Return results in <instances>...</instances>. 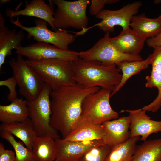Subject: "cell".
Here are the masks:
<instances>
[{"mask_svg": "<svg viewBox=\"0 0 161 161\" xmlns=\"http://www.w3.org/2000/svg\"><path fill=\"white\" fill-rule=\"evenodd\" d=\"M49 4L46 3L44 0H32L30 2L25 0V8L17 10H13L10 8H7L5 11V16L10 19H13L16 16H33L46 21L56 31L53 24L54 11L53 4L51 0H49Z\"/></svg>", "mask_w": 161, "mask_h": 161, "instance_id": "cell-14", "label": "cell"}, {"mask_svg": "<svg viewBox=\"0 0 161 161\" xmlns=\"http://www.w3.org/2000/svg\"><path fill=\"white\" fill-rule=\"evenodd\" d=\"M146 42L147 46L150 47H161V31L155 36L147 39Z\"/></svg>", "mask_w": 161, "mask_h": 161, "instance_id": "cell-32", "label": "cell"}, {"mask_svg": "<svg viewBox=\"0 0 161 161\" xmlns=\"http://www.w3.org/2000/svg\"><path fill=\"white\" fill-rule=\"evenodd\" d=\"M17 18L16 21L10 19V22L27 32L28 38L33 37L38 42L51 44L61 49L68 50L69 45L75 39V35L66 30L59 29L55 32L49 30L47 27V23L43 20L36 19L34 21L35 26L27 27L20 22L18 16Z\"/></svg>", "mask_w": 161, "mask_h": 161, "instance_id": "cell-9", "label": "cell"}, {"mask_svg": "<svg viewBox=\"0 0 161 161\" xmlns=\"http://www.w3.org/2000/svg\"><path fill=\"white\" fill-rule=\"evenodd\" d=\"M131 161H161V138L146 140L136 145Z\"/></svg>", "mask_w": 161, "mask_h": 161, "instance_id": "cell-24", "label": "cell"}, {"mask_svg": "<svg viewBox=\"0 0 161 161\" xmlns=\"http://www.w3.org/2000/svg\"><path fill=\"white\" fill-rule=\"evenodd\" d=\"M146 40L137 35L130 27L122 29L118 36L111 38L112 44L121 52L134 55H139Z\"/></svg>", "mask_w": 161, "mask_h": 161, "instance_id": "cell-18", "label": "cell"}, {"mask_svg": "<svg viewBox=\"0 0 161 161\" xmlns=\"http://www.w3.org/2000/svg\"><path fill=\"white\" fill-rule=\"evenodd\" d=\"M111 149L106 144L95 147L86 152L78 161H105Z\"/></svg>", "mask_w": 161, "mask_h": 161, "instance_id": "cell-28", "label": "cell"}, {"mask_svg": "<svg viewBox=\"0 0 161 161\" xmlns=\"http://www.w3.org/2000/svg\"><path fill=\"white\" fill-rule=\"evenodd\" d=\"M71 64L75 81L85 88L99 87L112 92L121 79L122 74L116 64L87 61L79 58Z\"/></svg>", "mask_w": 161, "mask_h": 161, "instance_id": "cell-2", "label": "cell"}, {"mask_svg": "<svg viewBox=\"0 0 161 161\" xmlns=\"http://www.w3.org/2000/svg\"><path fill=\"white\" fill-rule=\"evenodd\" d=\"M110 33H105L104 37L89 49L79 52V58L85 61H98L108 65H116L125 61L143 60L140 55L126 54L118 50L111 41Z\"/></svg>", "mask_w": 161, "mask_h": 161, "instance_id": "cell-8", "label": "cell"}, {"mask_svg": "<svg viewBox=\"0 0 161 161\" xmlns=\"http://www.w3.org/2000/svg\"><path fill=\"white\" fill-rule=\"evenodd\" d=\"M119 0H92L89 12L92 16H95L103 10L106 4H113L119 2Z\"/></svg>", "mask_w": 161, "mask_h": 161, "instance_id": "cell-29", "label": "cell"}, {"mask_svg": "<svg viewBox=\"0 0 161 161\" xmlns=\"http://www.w3.org/2000/svg\"><path fill=\"white\" fill-rule=\"evenodd\" d=\"M52 90L76 83L74 79L71 61L58 58L25 60Z\"/></svg>", "mask_w": 161, "mask_h": 161, "instance_id": "cell-3", "label": "cell"}, {"mask_svg": "<svg viewBox=\"0 0 161 161\" xmlns=\"http://www.w3.org/2000/svg\"><path fill=\"white\" fill-rule=\"evenodd\" d=\"M10 1V0H0V4H3L7 3L8 2Z\"/></svg>", "mask_w": 161, "mask_h": 161, "instance_id": "cell-33", "label": "cell"}, {"mask_svg": "<svg viewBox=\"0 0 161 161\" xmlns=\"http://www.w3.org/2000/svg\"><path fill=\"white\" fill-rule=\"evenodd\" d=\"M4 23V18L0 12V70L6 58L11 54L13 49L21 46V42L24 38L22 30L17 32L15 30H10Z\"/></svg>", "mask_w": 161, "mask_h": 161, "instance_id": "cell-17", "label": "cell"}, {"mask_svg": "<svg viewBox=\"0 0 161 161\" xmlns=\"http://www.w3.org/2000/svg\"><path fill=\"white\" fill-rule=\"evenodd\" d=\"M0 131L15 136L27 147L32 150L33 139L36 135L29 117L22 122L2 123L0 125Z\"/></svg>", "mask_w": 161, "mask_h": 161, "instance_id": "cell-21", "label": "cell"}, {"mask_svg": "<svg viewBox=\"0 0 161 161\" xmlns=\"http://www.w3.org/2000/svg\"><path fill=\"white\" fill-rule=\"evenodd\" d=\"M15 49L16 54L26 57L29 60L58 58L72 61L79 58V52L63 50L43 42H38L25 47L21 46Z\"/></svg>", "mask_w": 161, "mask_h": 161, "instance_id": "cell-11", "label": "cell"}, {"mask_svg": "<svg viewBox=\"0 0 161 161\" xmlns=\"http://www.w3.org/2000/svg\"><path fill=\"white\" fill-rule=\"evenodd\" d=\"M55 142L57 154L55 161H78L91 149L105 144L103 140L75 141L59 138Z\"/></svg>", "mask_w": 161, "mask_h": 161, "instance_id": "cell-12", "label": "cell"}, {"mask_svg": "<svg viewBox=\"0 0 161 161\" xmlns=\"http://www.w3.org/2000/svg\"><path fill=\"white\" fill-rule=\"evenodd\" d=\"M15 154L11 150L5 149L4 144L0 143V161H15Z\"/></svg>", "mask_w": 161, "mask_h": 161, "instance_id": "cell-31", "label": "cell"}, {"mask_svg": "<svg viewBox=\"0 0 161 161\" xmlns=\"http://www.w3.org/2000/svg\"><path fill=\"white\" fill-rule=\"evenodd\" d=\"M51 1L57 6L53 17L56 31L70 27L81 30L87 28L89 19L86 11L89 0Z\"/></svg>", "mask_w": 161, "mask_h": 161, "instance_id": "cell-5", "label": "cell"}, {"mask_svg": "<svg viewBox=\"0 0 161 161\" xmlns=\"http://www.w3.org/2000/svg\"><path fill=\"white\" fill-rule=\"evenodd\" d=\"M142 4L141 1H136L128 4L118 10H103L95 16L96 18L101 20L100 22L81 30L79 34L83 35L88 30L95 27L105 33L114 32L116 26L121 27L122 29L129 27L131 18L137 15Z\"/></svg>", "mask_w": 161, "mask_h": 161, "instance_id": "cell-10", "label": "cell"}, {"mask_svg": "<svg viewBox=\"0 0 161 161\" xmlns=\"http://www.w3.org/2000/svg\"><path fill=\"white\" fill-rule=\"evenodd\" d=\"M32 151L36 161H55L57 154L55 140L50 137L35 135Z\"/></svg>", "mask_w": 161, "mask_h": 161, "instance_id": "cell-23", "label": "cell"}, {"mask_svg": "<svg viewBox=\"0 0 161 161\" xmlns=\"http://www.w3.org/2000/svg\"><path fill=\"white\" fill-rule=\"evenodd\" d=\"M160 16H161V14Z\"/></svg>", "mask_w": 161, "mask_h": 161, "instance_id": "cell-34", "label": "cell"}, {"mask_svg": "<svg viewBox=\"0 0 161 161\" xmlns=\"http://www.w3.org/2000/svg\"><path fill=\"white\" fill-rule=\"evenodd\" d=\"M17 85L16 80L13 76L5 80L0 81V86H5L8 87L10 92L8 95V100L11 102L17 98V93L16 90Z\"/></svg>", "mask_w": 161, "mask_h": 161, "instance_id": "cell-30", "label": "cell"}, {"mask_svg": "<svg viewBox=\"0 0 161 161\" xmlns=\"http://www.w3.org/2000/svg\"><path fill=\"white\" fill-rule=\"evenodd\" d=\"M130 27L143 38H153L161 31V17L151 18L144 13L135 15L131 19Z\"/></svg>", "mask_w": 161, "mask_h": 161, "instance_id": "cell-20", "label": "cell"}, {"mask_svg": "<svg viewBox=\"0 0 161 161\" xmlns=\"http://www.w3.org/2000/svg\"><path fill=\"white\" fill-rule=\"evenodd\" d=\"M100 88L99 87L85 88L76 83L52 90L50 125L61 133L63 139L70 133L79 120L84 98Z\"/></svg>", "mask_w": 161, "mask_h": 161, "instance_id": "cell-1", "label": "cell"}, {"mask_svg": "<svg viewBox=\"0 0 161 161\" xmlns=\"http://www.w3.org/2000/svg\"><path fill=\"white\" fill-rule=\"evenodd\" d=\"M130 116H123L101 124L104 131L103 140L111 148L123 143L129 138Z\"/></svg>", "mask_w": 161, "mask_h": 161, "instance_id": "cell-15", "label": "cell"}, {"mask_svg": "<svg viewBox=\"0 0 161 161\" xmlns=\"http://www.w3.org/2000/svg\"><path fill=\"white\" fill-rule=\"evenodd\" d=\"M151 54V63L152 69L150 74L145 77V86L149 88H156L158 94L150 103L142 108L145 111L155 112L161 107V47H154Z\"/></svg>", "mask_w": 161, "mask_h": 161, "instance_id": "cell-16", "label": "cell"}, {"mask_svg": "<svg viewBox=\"0 0 161 161\" xmlns=\"http://www.w3.org/2000/svg\"><path fill=\"white\" fill-rule=\"evenodd\" d=\"M112 92L101 88L87 96L82 103L80 117L99 124L118 118V113L112 108L110 103Z\"/></svg>", "mask_w": 161, "mask_h": 161, "instance_id": "cell-6", "label": "cell"}, {"mask_svg": "<svg viewBox=\"0 0 161 161\" xmlns=\"http://www.w3.org/2000/svg\"><path fill=\"white\" fill-rule=\"evenodd\" d=\"M151 54L145 59L140 61H125L116 64L118 69L122 73L119 83L112 92L111 97L117 93L125 85L127 80L133 75L138 74L142 70L147 68L151 64Z\"/></svg>", "mask_w": 161, "mask_h": 161, "instance_id": "cell-25", "label": "cell"}, {"mask_svg": "<svg viewBox=\"0 0 161 161\" xmlns=\"http://www.w3.org/2000/svg\"><path fill=\"white\" fill-rule=\"evenodd\" d=\"M0 136L12 146L15 154V161H36L32 150L24 147L22 141H17L13 135L3 131H0Z\"/></svg>", "mask_w": 161, "mask_h": 161, "instance_id": "cell-27", "label": "cell"}, {"mask_svg": "<svg viewBox=\"0 0 161 161\" xmlns=\"http://www.w3.org/2000/svg\"><path fill=\"white\" fill-rule=\"evenodd\" d=\"M139 138H130L124 143L111 148L105 161H131Z\"/></svg>", "mask_w": 161, "mask_h": 161, "instance_id": "cell-26", "label": "cell"}, {"mask_svg": "<svg viewBox=\"0 0 161 161\" xmlns=\"http://www.w3.org/2000/svg\"><path fill=\"white\" fill-rule=\"evenodd\" d=\"M27 102L17 98L8 105H0V121L2 123H8L26 120L29 117Z\"/></svg>", "mask_w": 161, "mask_h": 161, "instance_id": "cell-22", "label": "cell"}, {"mask_svg": "<svg viewBox=\"0 0 161 161\" xmlns=\"http://www.w3.org/2000/svg\"><path fill=\"white\" fill-rule=\"evenodd\" d=\"M104 135L101 124L80 117L72 130L64 139L75 141L103 140Z\"/></svg>", "mask_w": 161, "mask_h": 161, "instance_id": "cell-19", "label": "cell"}, {"mask_svg": "<svg viewBox=\"0 0 161 161\" xmlns=\"http://www.w3.org/2000/svg\"><path fill=\"white\" fill-rule=\"evenodd\" d=\"M19 88V92L28 101L35 100L39 95L45 83L39 75L23 58L17 55L9 61Z\"/></svg>", "mask_w": 161, "mask_h": 161, "instance_id": "cell-7", "label": "cell"}, {"mask_svg": "<svg viewBox=\"0 0 161 161\" xmlns=\"http://www.w3.org/2000/svg\"><path fill=\"white\" fill-rule=\"evenodd\" d=\"M52 89L45 83L42 91L35 100L27 101L28 116L36 135L50 137L55 140L60 138L57 131L50 125L51 109L50 93Z\"/></svg>", "mask_w": 161, "mask_h": 161, "instance_id": "cell-4", "label": "cell"}, {"mask_svg": "<svg viewBox=\"0 0 161 161\" xmlns=\"http://www.w3.org/2000/svg\"><path fill=\"white\" fill-rule=\"evenodd\" d=\"M126 111L130 117V138L141 136L140 140L144 142L151 134L161 133V121L151 120L142 108Z\"/></svg>", "mask_w": 161, "mask_h": 161, "instance_id": "cell-13", "label": "cell"}]
</instances>
